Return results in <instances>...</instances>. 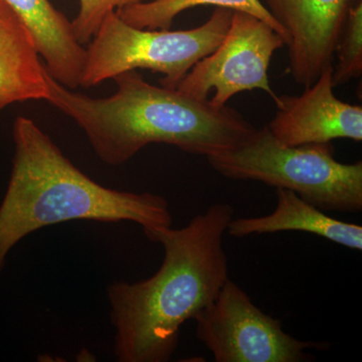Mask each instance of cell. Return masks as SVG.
Segmentation results:
<instances>
[{"label": "cell", "instance_id": "cell-7", "mask_svg": "<svg viewBox=\"0 0 362 362\" xmlns=\"http://www.w3.org/2000/svg\"><path fill=\"white\" fill-rule=\"evenodd\" d=\"M284 40L270 25L252 14L233 11L230 28L218 47L204 57L180 81L176 90L216 108H223L235 95L262 90L274 102L278 95L269 80L274 52Z\"/></svg>", "mask_w": 362, "mask_h": 362}, {"label": "cell", "instance_id": "cell-9", "mask_svg": "<svg viewBox=\"0 0 362 362\" xmlns=\"http://www.w3.org/2000/svg\"><path fill=\"white\" fill-rule=\"evenodd\" d=\"M333 66L322 71L300 96L282 95L277 112L267 125L272 136L287 146L328 143L337 139L362 141V108L334 95Z\"/></svg>", "mask_w": 362, "mask_h": 362}, {"label": "cell", "instance_id": "cell-6", "mask_svg": "<svg viewBox=\"0 0 362 362\" xmlns=\"http://www.w3.org/2000/svg\"><path fill=\"white\" fill-rule=\"evenodd\" d=\"M194 320L197 339L216 362H309L315 361L311 350L330 347L288 334L280 319L262 311L230 279Z\"/></svg>", "mask_w": 362, "mask_h": 362}, {"label": "cell", "instance_id": "cell-1", "mask_svg": "<svg viewBox=\"0 0 362 362\" xmlns=\"http://www.w3.org/2000/svg\"><path fill=\"white\" fill-rule=\"evenodd\" d=\"M233 209L214 204L187 226L143 232L161 245L163 259L153 276L107 287L119 362H168L181 326L211 303L230 279L223 237Z\"/></svg>", "mask_w": 362, "mask_h": 362}, {"label": "cell", "instance_id": "cell-12", "mask_svg": "<svg viewBox=\"0 0 362 362\" xmlns=\"http://www.w3.org/2000/svg\"><path fill=\"white\" fill-rule=\"evenodd\" d=\"M47 69L30 33L0 0V112L21 102L47 99Z\"/></svg>", "mask_w": 362, "mask_h": 362}, {"label": "cell", "instance_id": "cell-10", "mask_svg": "<svg viewBox=\"0 0 362 362\" xmlns=\"http://www.w3.org/2000/svg\"><path fill=\"white\" fill-rule=\"evenodd\" d=\"M32 35L52 78L69 89L81 86L87 49L78 42L73 23L49 0H4Z\"/></svg>", "mask_w": 362, "mask_h": 362}, {"label": "cell", "instance_id": "cell-2", "mask_svg": "<svg viewBox=\"0 0 362 362\" xmlns=\"http://www.w3.org/2000/svg\"><path fill=\"white\" fill-rule=\"evenodd\" d=\"M47 101L84 131L104 163H126L152 143L194 156H218L256 130L235 109L216 108L176 89L149 84L137 70L116 76L117 92L90 98L59 84L47 73Z\"/></svg>", "mask_w": 362, "mask_h": 362}, {"label": "cell", "instance_id": "cell-3", "mask_svg": "<svg viewBox=\"0 0 362 362\" xmlns=\"http://www.w3.org/2000/svg\"><path fill=\"white\" fill-rule=\"evenodd\" d=\"M13 137V169L0 206V273L13 247L47 226L130 221L147 232L173 226L165 197L99 185L74 165L32 119L18 117Z\"/></svg>", "mask_w": 362, "mask_h": 362}, {"label": "cell", "instance_id": "cell-5", "mask_svg": "<svg viewBox=\"0 0 362 362\" xmlns=\"http://www.w3.org/2000/svg\"><path fill=\"white\" fill-rule=\"evenodd\" d=\"M233 13L216 7L201 26L169 30L135 28L113 11L90 40L81 86L94 87L125 71L145 69L161 74L163 87L176 89L190 69L221 44Z\"/></svg>", "mask_w": 362, "mask_h": 362}, {"label": "cell", "instance_id": "cell-4", "mask_svg": "<svg viewBox=\"0 0 362 362\" xmlns=\"http://www.w3.org/2000/svg\"><path fill=\"white\" fill-rule=\"evenodd\" d=\"M206 159L226 178L291 190L324 211H362V162L337 160L331 142L287 146L266 125L235 148Z\"/></svg>", "mask_w": 362, "mask_h": 362}, {"label": "cell", "instance_id": "cell-8", "mask_svg": "<svg viewBox=\"0 0 362 362\" xmlns=\"http://www.w3.org/2000/svg\"><path fill=\"white\" fill-rule=\"evenodd\" d=\"M282 28L289 71L296 84L308 87L333 66L335 47L352 0H265Z\"/></svg>", "mask_w": 362, "mask_h": 362}, {"label": "cell", "instance_id": "cell-14", "mask_svg": "<svg viewBox=\"0 0 362 362\" xmlns=\"http://www.w3.org/2000/svg\"><path fill=\"white\" fill-rule=\"evenodd\" d=\"M333 64L334 87L362 75V0H352L338 37Z\"/></svg>", "mask_w": 362, "mask_h": 362}, {"label": "cell", "instance_id": "cell-13", "mask_svg": "<svg viewBox=\"0 0 362 362\" xmlns=\"http://www.w3.org/2000/svg\"><path fill=\"white\" fill-rule=\"evenodd\" d=\"M202 6L223 7L256 16L271 26L286 40L282 28L274 20L261 0H152L117 9L119 18L128 25L145 30H169L178 14Z\"/></svg>", "mask_w": 362, "mask_h": 362}, {"label": "cell", "instance_id": "cell-15", "mask_svg": "<svg viewBox=\"0 0 362 362\" xmlns=\"http://www.w3.org/2000/svg\"><path fill=\"white\" fill-rule=\"evenodd\" d=\"M147 1L152 0H80V11L71 21L76 37L81 44H88L109 13Z\"/></svg>", "mask_w": 362, "mask_h": 362}, {"label": "cell", "instance_id": "cell-11", "mask_svg": "<svg viewBox=\"0 0 362 362\" xmlns=\"http://www.w3.org/2000/svg\"><path fill=\"white\" fill-rule=\"evenodd\" d=\"M277 206L270 214L256 218H232L226 233L237 239L252 235L280 232L313 233L349 249L361 251L362 228L356 223L331 218L299 195L276 188Z\"/></svg>", "mask_w": 362, "mask_h": 362}]
</instances>
